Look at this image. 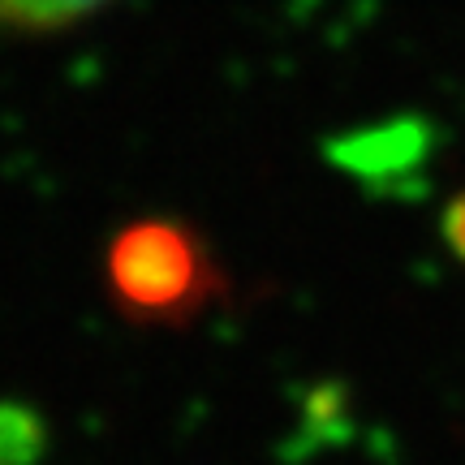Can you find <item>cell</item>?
Segmentation results:
<instances>
[{
  "mask_svg": "<svg viewBox=\"0 0 465 465\" xmlns=\"http://www.w3.org/2000/svg\"><path fill=\"white\" fill-rule=\"evenodd\" d=\"M440 232H444V242H449L452 259H457V263H465V190L449 199L444 216H440Z\"/></svg>",
  "mask_w": 465,
  "mask_h": 465,
  "instance_id": "3",
  "label": "cell"
},
{
  "mask_svg": "<svg viewBox=\"0 0 465 465\" xmlns=\"http://www.w3.org/2000/svg\"><path fill=\"white\" fill-rule=\"evenodd\" d=\"M113 302L134 319H190L220 289V272L194 229L177 220H138L108 250Z\"/></svg>",
  "mask_w": 465,
  "mask_h": 465,
  "instance_id": "1",
  "label": "cell"
},
{
  "mask_svg": "<svg viewBox=\"0 0 465 465\" xmlns=\"http://www.w3.org/2000/svg\"><path fill=\"white\" fill-rule=\"evenodd\" d=\"M104 5L113 0H0V26L26 35L65 31L83 17H95Z\"/></svg>",
  "mask_w": 465,
  "mask_h": 465,
  "instance_id": "2",
  "label": "cell"
}]
</instances>
